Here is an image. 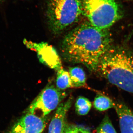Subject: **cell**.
Listing matches in <instances>:
<instances>
[{
  "label": "cell",
  "mask_w": 133,
  "mask_h": 133,
  "mask_svg": "<svg viewBox=\"0 0 133 133\" xmlns=\"http://www.w3.org/2000/svg\"><path fill=\"white\" fill-rule=\"evenodd\" d=\"M107 30L93 26L88 22L67 33L62 41L61 51L64 59L84 65L91 71H97L100 62L111 47Z\"/></svg>",
  "instance_id": "obj_1"
},
{
  "label": "cell",
  "mask_w": 133,
  "mask_h": 133,
  "mask_svg": "<svg viewBox=\"0 0 133 133\" xmlns=\"http://www.w3.org/2000/svg\"><path fill=\"white\" fill-rule=\"evenodd\" d=\"M98 70L109 83L133 94V53L111 46L100 62Z\"/></svg>",
  "instance_id": "obj_2"
},
{
  "label": "cell",
  "mask_w": 133,
  "mask_h": 133,
  "mask_svg": "<svg viewBox=\"0 0 133 133\" xmlns=\"http://www.w3.org/2000/svg\"><path fill=\"white\" fill-rule=\"evenodd\" d=\"M82 15L81 0H47V20L55 34H59L77 22Z\"/></svg>",
  "instance_id": "obj_3"
},
{
  "label": "cell",
  "mask_w": 133,
  "mask_h": 133,
  "mask_svg": "<svg viewBox=\"0 0 133 133\" xmlns=\"http://www.w3.org/2000/svg\"><path fill=\"white\" fill-rule=\"evenodd\" d=\"M83 14L92 25L108 30L121 19L123 12L115 0H81Z\"/></svg>",
  "instance_id": "obj_4"
},
{
  "label": "cell",
  "mask_w": 133,
  "mask_h": 133,
  "mask_svg": "<svg viewBox=\"0 0 133 133\" xmlns=\"http://www.w3.org/2000/svg\"><path fill=\"white\" fill-rule=\"evenodd\" d=\"M66 96V92L56 87L47 86L30 105L26 113L31 114L42 118L47 117L50 113L57 108Z\"/></svg>",
  "instance_id": "obj_5"
},
{
  "label": "cell",
  "mask_w": 133,
  "mask_h": 133,
  "mask_svg": "<svg viewBox=\"0 0 133 133\" xmlns=\"http://www.w3.org/2000/svg\"><path fill=\"white\" fill-rule=\"evenodd\" d=\"M48 121V116L42 118L26 113L14 125L9 133H42Z\"/></svg>",
  "instance_id": "obj_6"
},
{
  "label": "cell",
  "mask_w": 133,
  "mask_h": 133,
  "mask_svg": "<svg viewBox=\"0 0 133 133\" xmlns=\"http://www.w3.org/2000/svg\"><path fill=\"white\" fill-rule=\"evenodd\" d=\"M24 42L28 48L35 50L43 63L56 70L62 66L59 56L56 50L46 43H36L27 41Z\"/></svg>",
  "instance_id": "obj_7"
},
{
  "label": "cell",
  "mask_w": 133,
  "mask_h": 133,
  "mask_svg": "<svg viewBox=\"0 0 133 133\" xmlns=\"http://www.w3.org/2000/svg\"><path fill=\"white\" fill-rule=\"evenodd\" d=\"M70 97L65 102H62L57 108L49 127L48 133H62L65 124L66 114L72 104Z\"/></svg>",
  "instance_id": "obj_8"
},
{
  "label": "cell",
  "mask_w": 133,
  "mask_h": 133,
  "mask_svg": "<svg viewBox=\"0 0 133 133\" xmlns=\"http://www.w3.org/2000/svg\"><path fill=\"white\" fill-rule=\"evenodd\" d=\"M114 108L118 117L121 133H133V111L121 101H114Z\"/></svg>",
  "instance_id": "obj_9"
},
{
  "label": "cell",
  "mask_w": 133,
  "mask_h": 133,
  "mask_svg": "<svg viewBox=\"0 0 133 133\" xmlns=\"http://www.w3.org/2000/svg\"><path fill=\"white\" fill-rule=\"evenodd\" d=\"M69 72L72 88L87 86L85 74L83 69L78 66L70 67Z\"/></svg>",
  "instance_id": "obj_10"
},
{
  "label": "cell",
  "mask_w": 133,
  "mask_h": 133,
  "mask_svg": "<svg viewBox=\"0 0 133 133\" xmlns=\"http://www.w3.org/2000/svg\"><path fill=\"white\" fill-rule=\"evenodd\" d=\"M57 72L56 87L63 91L67 88H72L69 72L64 70L62 66L58 69Z\"/></svg>",
  "instance_id": "obj_11"
},
{
  "label": "cell",
  "mask_w": 133,
  "mask_h": 133,
  "mask_svg": "<svg viewBox=\"0 0 133 133\" xmlns=\"http://www.w3.org/2000/svg\"><path fill=\"white\" fill-rule=\"evenodd\" d=\"M94 108L99 111H104L114 107V101L106 96L98 94L93 102Z\"/></svg>",
  "instance_id": "obj_12"
},
{
  "label": "cell",
  "mask_w": 133,
  "mask_h": 133,
  "mask_svg": "<svg viewBox=\"0 0 133 133\" xmlns=\"http://www.w3.org/2000/svg\"><path fill=\"white\" fill-rule=\"evenodd\" d=\"M92 103L88 99L84 97H79L75 103L76 112L80 115H86L91 108Z\"/></svg>",
  "instance_id": "obj_13"
},
{
  "label": "cell",
  "mask_w": 133,
  "mask_h": 133,
  "mask_svg": "<svg viewBox=\"0 0 133 133\" xmlns=\"http://www.w3.org/2000/svg\"><path fill=\"white\" fill-rule=\"evenodd\" d=\"M97 133H117L108 115H105L97 128Z\"/></svg>",
  "instance_id": "obj_14"
},
{
  "label": "cell",
  "mask_w": 133,
  "mask_h": 133,
  "mask_svg": "<svg viewBox=\"0 0 133 133\" xmlns=\"http://www.w3.org/2000/svg\"><path fill=\"white\" fill-rule=\"evenodd\" d=\"M62 133H91L89 129L81 126L65 124Z\"/></svg>",
  "instance_id": "obj_15"
},
{
  "label": "cell",
  "mask_w": 133,
  "mask_h": 133,
  "mask_svg": "<svg viewBox=\"0 0 133 133\" xmlns=\"http://www.w3.org/2000/svg\"><path fill=\"white\" fill-rule=\"evenodd\" d=\"M2 0H0V1H1Z\"/></svg>",
  "instance_id": "obj_16"
}]
</instances>
